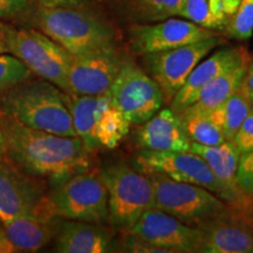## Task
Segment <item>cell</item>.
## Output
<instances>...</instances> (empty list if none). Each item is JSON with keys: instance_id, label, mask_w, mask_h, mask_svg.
Wrapping results in <instances>:
<instances>
[{"instance_id": "obj_5", "label": "cell", "mask_w": 253, "mask_h": 253, "mask_svg": "<svg viewBox=\"0 0 253 253\" xmlns=\"http://www.w3.org/2000/svg\"><path fill=\"white\" fill-rule=\"evenodd\" d=\"M69 109L77 136L91 154L116 148L130 129V122L113 103L109 91L69 95Z\"/></svg>"}, {"instance_id": "obj_26", "label": "cell", "mask_w": 253, "mask_h": 253, "mask_svg": "<svg viewBox=\"0 0 253 253\" xmlns=\"http://www.w3.org/2000/svg\"><path fill=\"white\" fill-rule=\"evenodd\" d=\"M179 17L207 30H221L226 21L212 13L209 0H184L178 12Z\"/></svg>"}, {"instance_id": "obj_30", "label": "cell", "mask_w": 253, "mask_h": 253, "mask_svg": "<svg viewBox=\"0 0 253 253\" xmlns=\"http://www.w3.org/2000/svg\"><path fill=\"white\" fill-rule=\"evenodd\" d=\"M237 184L243 194L253 197V150L240 154L237 168Z\"/></svg>"}, {"instance_id": "obj_18", "label": "cell", "mask_w": 253, "mask_h": 253, "mask_svg": "<svg viewBox=\"0 0 253 253\" xmlns=\"http://www.w3.org/2000/svg\"><path fill=\"white\" fill-rule=\"evenodd\" d=\"M196 227L201 230L199 253H253V229L232 212Z\"/></svg>"}, {"instance_id": "obj_16", "label": "cell", "mask_w": 253, "mask_h": 253, "mask_svg": "<svg viewBox=\"0 0 253 253\" xmlns=\"http://www.w3.org/2000/svg\"><path fill=\"white\" fill-rule=\"evenodd\" d=\"M62 218L53 210L48 195L30 213L2 224L14 252H37L58 235Z\"/></svg>"}, {"instance_id": "obj_3", "label": "cell", "mask_w": 253, "mask_h": 253, "mask_svg": "<svg viewBox=\"0 0 253 253\" xmlns=\"http://www.w3.org/2000/svg\"><path fill=\"white\" fill-rule=\"evenodd\" d=\"M37 24L43 34L72 55L84 54L115 45L114 28L86 6H40L37 13Z\"/></svg>"}, {"instance_id": "obj_24", "label": "cell", "mask_w": 253, "mask_h": 253, "mask_svg": "<svg viewBox=\"0 0 253 253\" xmlns=\"http://www.w3.org/2000/svg\"><path fill=\"white\" fill-rule=\"evenodd\" d=\"M176 114L191 142L203 145H218L226 141L216 123L209 118L208 113L182 109Z\"/></svg>"}, {"instance_id": "obj_31", "label": "cell", "mask_w": 253, "mask_h": 253, "mask_svg": "<svg viewBox=\"0 0 253 253\" xmlns=\"http://www.w3.org/2000/svg\"><path fill=\"white\" fill-rule=\"evenodd\" d=\"M232 143L240 154L253 150V107L232 138Z\"/></svg>"}, {"instance_id": "obj_9", "label": "cell", "mask_w": 253, "mask_h": 253, "mask_svg": "<svg viewBox=\"0 0 253 253\" xmlns=\"http://www.w3.org/2000/svg\"><path fill=\"white\" fill-rule=\"evenodd\" d=\"M225 41V38L214 34L176 48L141 55L144 71L157 82L162 90L164 103L171 102L192 69L213 49L224 45Z\"/></svg>"}, {"instance_id": "obj_32", "label": "cell", "mask_w": 253, "mask_h": 253, "mask_svg": "<svg viewBox=\"0 0 253 253\" xmlns=\"http://www.w3.org/2000/svg\"><path fill=\"white\" fill-rule=\"evenodd\" d=\"M231 212L235 217L253 229V197L243 195L236 203L231 204Z\"/></svg>"}, {"instance_id": "obj_4", "label": "cell", "mask_w": 253, "mask_h": 253, "mask_svg": "<svg viewBox=\"0 0 253 253\" xmlns=\"http://www.w3.org/2000/svg\"><path fill=\"white\" fill-rule=\"evenodd\" d=\"M143 173L153 185L154 208L177 218L186 225L196 227L231 212L226 202L203 186L177 182L156 171Z\"/></svg>"}, {"instance_id": "obj_8", "label": "cell", "mask_w": 253, "mask_h": 253, "mask_svg": "<svg viewBox=\"0 0 253 253\" xmlns=\"http://www.w3.org/2000/svg\"><path fill=\"white\" fill-rule=\"evenodd\" d=\"M9 54L21 60L33 74L68 94V71L72 54L42 32L4 26Z\"/></svg>"}, {"instance_id": "obj_1", "label": "cell", "mask_w": 253, "mask_h": 253, "mask_svg": "<svg viewBox=\"0 0 253 253\" xmlns=\"http://www.w3.org/2000/svg\"><path fill=\"white\" fill-rule=\"evenodd\" d=\"M6 157L36 177L60 182L91 167V153L79 136H61L26 126L0 112Z\"/></svg>"}, {"instance_id": "obj_22", "label": "cell", "mask_w": 253, "mask_h": 253, "mask_svg": "<svg viewBox=\"0 0 253 253\" xmlns=\"http://www.w3.org/2000/svg\"><path fill=\"white\" fill-rule=\"evenodd\" d=\"M251 60H246L226 69L210 82H208L196 95L194 102L185 107L184 109L208 113L211 109L216 108L218 104L224 102L227 97H230L239 89Z\"/></svg>"}, {"instance_id": "obj_33", "label": "cell", "mask_w": 253, "mask_h": 253, "mask_svg": "<svg viewBox=\"0 0 253 253\" xmlns=\"http://www.w3.org/2000/svg\"><path fill=\"white\" fill-rule=\"evenodd\" d=\"M240 0H209V6L213 14L227 21L238 8Z\"/></svg>"}, {"instance_id": "obj_36", "label": "cell", "mask_w": 253, "mask_h": 253, "mask_svg": "<svg viewBox=\"0 0 253 253\" xmlns=\"http://www.w3.org/2000/svg\"><path fill=\"white\" fill-rule=\"evenodd\" d=\"M243 87L248 95L250 96V99L253 101V60H251L250 62L248 71H246L245 78L243 80Z\"/></svg>"}, {"instance_id": "obj_13", "label": "cell", "mask_w": 253, "mask_h": 253, "mask_svg": "<svg viewBox=\"0 0 253 253\" xmlns=\"http://www.w3.org/2000/svg\"><path fill=\"white\" fill-rule=\"evenodd\" d=\"M128 232L164 249L168 253H199L201 230L186 225L156 208L142 214Z\"/></svg>"}, {"instance_id": "obj_15", "label": "cell", "mask_w": 253, "mask_h": 253, "mask_svg": "<svg viewBox=\"0 0 253 253\" xmlns=\"http://www.w3.org/2000/svg\"><path fill=\"white\" fill-rule=\"evenodd\" d=\"M7 157L0 160V221L30 213L45 197L42 186Z\"/></svg>"}, {"instance_id": "obj_34", "label": "cell", "mask_w": 253, "mask_h": 253, "mask_svg": "<svg viewBox=\"0 0 253 253\" xmlns=\"http://www.w3.org/2000/svg\"><path fill=\"white\" fill-rule=\"evenodd\" d=\"M30 0H0V19L12 18L27 7Z\"/></svg>"}, {"instance_id": "obj_23", "label": "cell", "mask_w": 253, "mask_h": 253, "mask_svg": "<svg viewBox=\"0 0 253 253\" xmlns=\"http://www.w3.org/2000/svg\"><path fill=\"white\" fill-rule=\"evenodd\" d=\"M252 107L253 101L250 99L242 84L238 90L218 104L216 108L208 112V115L220 129L225 140L232 141Z\"/></svg>"}, {"instance_id": "obj_17", "label": "cell", "mask_w": 253, "mask_h": 253, "mask_svg": "<svg viewBox=\"0 0 253 253\" xmlns=\"http://www.w3.org/2000/svg\"><path fill=\"white\" fill-rule=\"evenodd\" d=\"M251 60V55L248 49L243 46H224L214 50L212 54H210L202 60L196 67L192 69L190 75L186 79L183 87L177 91L171 102L170 108L175 113L184 109L194 102L196 95L203 88L208 82H210L220 73L229 69L238 63Z\"/></svg>"}, {"instance_id": "obj_7", "label": "cell", "mask_w": 253, "mask_h": 253, "mask_svg": "<svg viewBox=\"0 0 253 253\" xmlns=\"http://www.w3.org/2000/svg\"><path fill=\"white\" fill-rule=\"evenodd\" d=\"M48 198L62 219L95 224L108 221V192L99 170H84L54 183Z\"/></svg>"}, {"instance_id": "obj_39", "label": "cell", "mask_w": 253, "mask_h": 253, "mask_svg": "<svg viewBox=\"0 0 253 253\" xmlns=\"http://www.w3.org/2000/svg\"><path fill=\"white\" fill-rule=\"evenodd\" d=\"M6 157V149H5V138L2 135L1 128H0V160Z\"/></svg>"}, {"instance_id": "obj_29", "label": "cell", "mask_w": 253, "mask_h": 253, "mask_svg": "<svg viewBox=\"0 0 253 253\" xmlns=\"http://www.w3.org/2000/svg\"><path fill=\"white\" fill-rule=\"evenodd\" d=\"M118 252L130 253H168L162 248L151 244L141 237L122 231L121 238L118 239Z\"/></svg>"}, {"instance_id": "obj_21", "label": "cell", "mask_w": 253, "mask_h": 253, "mask_svg": "<svg viewBox=\"0 0 253 253\" xmlns=\"http://www.w3.org/2000/svg\"><path fill=\"white\" fill-rule=\"evenodd\" d=\"M189 151L201 156L210 168L214 178L219 183L224 201L231 205L244 195L237 184V168L240 153L232 141L218 145H203L191 142Z\"/></svg>"}, {"instance_id": "obj_35", "label": "cell", "mask_w": 253, "mask_h": 253, "mask_svg": "<svg viewBox=\"0 0 253 253\" xmlns=\"http://www.w3.org/2000/svg\"><path fill=\"white\" fill-rule=\"evenodd\" d=\"M95 0H38L40 6L45 7H81Z\"/></svg>"}, {"instance_id": "obj_27", "label": "cell", "mask_w": 253, "mask_h": 253, "mask_svg": "<svg viewBox=\"0 0 253 253\" xmlns=\"http://www.w3.org/2000/svg\"><path fill=\"white\" fill-rule=\"evenodd\" d=\"M32 77L31 69L17 56L7 53L0 54V95Z\"/></svg>"}, {"instance_id": "obj_11", "label": "cell", "mask_w": 253, "mask_h": 253, "mask_svg": "<svg viewBox=\"0 0 253 253\" xmlns=\"http://www.w3.org/2000/svg\"><path fill=\"white\" fill-rule=\"evenodd\" d=\"M134 167L142 172H161L177 182L203 186L224 201L223 190L211 172L210 168L203 158L191 151L142 149L136 155Z\"/></svg>"}, {"instance_id": "obj_28", "label": "cell", "mask_w": 253, "mask_h": 253, "mask_svg": "<svg viewBox=\"0 0 253 253\" xmlns=\"http://www.w3.org/2000/svg\"><path fill=\"white\" fill-rule=\"evenodd\" d=\"M184 0H135L138 18L148 21H162L178 15Z\"/></svg>"}, {"instance_id": "obj_19", "label": "cell", "mask_w": 253, "mask_h": 253, "mask_svg": "<svg viewBox=\"0 0 253 253\" xmlns=\"http://www.w3.org/2000/svg\"><path fill=\"white\" fill-rule=\"evenodd\" d=\"M54 249L60 253L118 252V239L104 224L66 219L55 237Z\"/></svg>"}, {"instance_id": "obj_10", "label": "cell", "mask_w": 253, "mask_h": 253, "mask_svg": "<svg viewBox=\"0 0 253 253\" xmlns=\"http://www.w3.org/2000/svg\"><path fill=\"white\" fill-rule=\"evenodd\" d=\"M109 94L116 108L135 126L148 121L164 104L157 82L128 58L110 86Z\"/></svg>"}, {"instance_id": "obj_37", "label": "cell", "mask_w": 253, "mask_h": 253, "mask_svg": "<svg viewBox=\"0 0 253 253\" xmlns=\"http://www.w3.org/2000/svg\"><path fill=\"white\" fill-rule=\"evenodd\" d=\"M14 252L13 248H12L11 243L8 242L7 236H6L4 225L0 221V253H11Z\"/></svg>"}, {"instance_id": "obj_6", "label": "cell", "mask_w": 253, "mask_h": 253, "mask_svg": "<svg viewBox=\"0 0 253 253\" xmlns=\"http://www.w3.org/2000/svg\"><path fill=\"white\" fill-rule=\"evenodd\" d=\"M108 192V223L113 229L128 231L154 208V189L145 173L125 162L101 171Z\"/></svg>"}, {"instance_id": "obj_38", "label": "cell", "mask_w": 253, "mask_h": 253, "mask_svg": "<svg viewBox=\"0 0 253 253\" xmlns=\"http://www.w3.org/2000/svg\"><path fill=\"white\" fill-rule=\"evenodd\" d=\"M5 53H8V47L5 39L4 25H0V54H5Z\"/></svg>"}, {"instance_id": "obj_25", "label": "cell", "mask_w": 253, "mask_h": 253, "mask_svg": "<svg viewBox=\"0 0 253 253\" xmlns=\"http://www.w3.org/2000/svg\"><path fill=\"white\" fill-rule=\"evenodd\" d=\"M220 31L229 39L249 40L253 34V0H240L237 11Z\"/></svg>"}, {"instance_id": "obj_20", "label": "cell", "mask_w": 253, "mask_h": 253, "mask_svg": "<svg viewBox=\"0 0 253 253\" xmlns=\"http://www.w3.org/2000/svg\"><path fill=\"white\" fill-rule=\"evenodd\" d=\"M136 142L142 149L189 151L191 141L178 115L171 108H161L136 130Z\"/></svg>"}, {"instance_id": "obj_2", "label": "cell", "mask_w": 253, "mask_h": 253, "mask_svg": "<svg viewBox=\"0 0 253 253\" xmlns=\"http://www.w3.org/2000/svg\"><path fill=\"white\" fill-rule=\"evenodd\" d=\"M0 112L30 128L77 136L69 95L43 79H28L0 95Z\"/></svg>"}, {"instance_id": "obj_12", "label": "cell", "mask_w": 253, "mask_h": 253, "mask_svg": "<svg viewBox=\"0 0 253 253\" xmlns=\"http://www.w3.org/2000/svg\"><path fill=\"white\" fill-rule=\"evenodd\" d=\"M126 60L116 45L73 55L68 71V95H101L109 91Z\"/></svg>"}, {"instance_id": "obj_14", "label": "cell", "mask_w": 253, "mask_h": 253, "mask_svg": "<svg viewBox=\"0 0 253 253\" xmlns=\"http://www.w3.org/2000/svg\"><path fill=\"white\" fill-rule=\"evenodd\" d=\"M191 21L169 18L153 25H134L129 30V46L136 55L163 52L214 36Z\"/></svg>"}]
</instances>
